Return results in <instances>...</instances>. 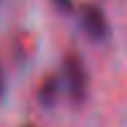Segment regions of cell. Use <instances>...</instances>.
<instances>
[{"label": "cell", "mask_w": 127, "mask_h": 127, "mask_svg": "<svg viewBox=\"0 0 127 127\" xmlns=\"http://www.w3.org/2000/svg\"><path fill=\"white\" fill-rule=\"evenodd\" d=\"M21 127H37V125H33V124H26V125H21Z\"/></svg>", "instance_id": "obj_6"}, {"label": "cell", "mask_w": 127, "mask_h": 127, "mask_svg": "<svg viewBox=\"0 0 127 127\" xmlns=\"http://www.w3.org/2000/svg\"><path fill=\"white\" fill-rule=\"evenodd\" d=\"M78 25L82 33L94 44H101L110 37V23L104 11L96 4H82L78 7Z\"/></svg>", "instance_id": "obj_2"}, {"label": "cell", "mask_w": 127, "mask_h": 127, "mask_svg": "<svg viewBox=\"0 0 127 127\" xmlns=\"http://www.w3.org/2000/svg\"><path fill=\"white\" fill-rule=\"evenodd\" d=\"M5 94V80H4V71H2V66H0V99L4 97Z\"/></svg>", "instance_id": "obj_5"}, {"label": "cell", "mask_w": 127, "mask_h": 127, "mask_svg": "<svg viewBox=\"0 0 127 127\" xmlns=\"http://www.w3.org/2000/svg\"><path fill=\"white\" fill-rule=\"evenodd\" d=\"M61 70H63L61 84L66 89V94L71 99V103L75 104L85 103L89 96V73L82 56L75 51L64 54Z\"/></svg>", "instance_id": "obj_1"}, {"label": "cell", "mask_w": 127, "mask_h": 127, "mask_svg": "<svg viewBox=\"0 0 127 127\" xmlns=\"http://www.w3.org/2000/svg\"><path fill=\"white\" fill-rule=\"evenodd\" d=\"M61 91H63L61 78L58 75H47L40 82V85L37 89V101H38V104L42 108H52V106H56Z\"/></svg>", "instance_id": "obj_3"}, {"label": "cell", "mask_w": 127, "mask_h": 127, "mask_svg": "<svg viewBox=\"0 0 127 127\" xmlns=\"http://www.w3.org/2000/svg\"><path fill=\"white\" fill-rule=\"evenodd\" d=\"M52 4H54V7H56L59 12H63V14H70V12L75 9L73 0H52Z\"/></svg>", "instance_id": "obj_4"}]
</instances>
